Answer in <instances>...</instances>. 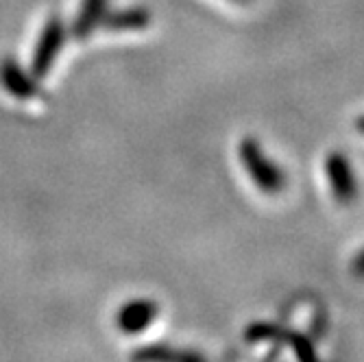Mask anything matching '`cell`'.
<instances>
[{"mask_svg": "<svg viewBox=\"0 0 364 362\" xmlns=\"http://www.w3.org/2000/svg\"><path fill=\"white\" fill-rule=\"evenodd\" d=\"M65 33H68V28H65V24L59 16L48 18V22L44 24L42 36L36 44V50H33V57H31V75L38 81L44 79L53 70V65L63 48Z\"/></svg>", "mask_w": 364, "mask_h": 362, "instance_id": "obj_2", "label": "cell"}, {"mask_svg": "<svg viewBox=\"0 0 364 362\" xmlns=\"http://www.w3.org/2000/svg\"><path fill=\"white\" fill-rule=\"evenodd\" d=\"M159 306L151 299H134L124 304L116 314L118 330L124 334H140L157 319Z\"/></svg>", "mask_w": 364, "mask_h": 362, "instance_id": "obj_5", "label": "cell"}, {"mask_svg": "<svg viewBox=\"0 0 364 362\" xmlns=\"http://www.w3.org/2000/svg\"><path fill=\"white\" fill-rule=\"evenodd\" d=\"M325 175H327L329 188H332V194L341 203H351L358 199V179H355L353 166L341 151L327 155Z\"/></svg>", "mask_w": 364, "mask_h": 362, "instance_id": "obj_3", "label": "cell"}, {"mask_svg": "<svg viewBox=\"0 0 364 362\" xmlns=\"http://www.w3.org/2000/svg\"><path fill=\"white\" fill-rule=\"evenodd\" d=\"M134 360H142V362H164V360H201L198 353L192 351H177L168 345H146L138 351H134L131 356Z\"/></svg>", "mask_w": 364, "mask_h": 362, "instance_id": "obj_8", "label": "cell"}, {"mask_svg": "<svg viewBox=\"0 0 364 362\" xmlns=\"http://www.w3.org/2000/svg\"><path fill=\"white\" fill-rule=\"evenodd\" d=\"M234 3H251V0H234Z\"/></svg>", "mask_w": 364, "mask_h": 362, "instance_id": "obj_12", "label": "cell"}, {"mask_svg": "<svg viewBox=\"0 0 364 362\" xmlns=\"http://www.w3.org/2000/svg\"><path fill=\"white\" fill-rule=\"evenodd\" d=\"M151 24V11L146 7H124L107 11L103 18V28L112 33H124V31H142Z\"/></svg>", "mask_w": 364, "mask_h": 362, "instance_id": "obj_7", "label": "cell"}, {"mask_svg": "<svg viewBox=\"0 0 364 362\" xmlns=\"http://www.w3.org/2000/svg\"><path fill=\"white\" fill-rule=\"evenodd\" d=\"M238 157L242 161L247 175L251 177V181L257 186L259 192L273 196V194H279L286 188L284 169H279L277 164L267 153H264V149L259 147L257 140H253V138L240 140Z\"/></svg>", "mask_w": 364, "mask_h": 362, "instance_id": "obj_1", "label": "cell"}, {"mask_svg": "<svg viewBox=\"0 0 364 362\" xmlns=\"http://www.w3.org/2000/svg\"><path fill=\"white\" fill-rule=\"evenodd\" d=\"M351 271H353L358 277H364V249L353 257V262H351Z\"/></svg>", "mask_w": 364, "mask_h": 362, "instance_id": "obj_10", "label": "cell"}, {"mask_svg": "<svg viewBox=\"0 0 364 362\" xmlns=\"http://www.w3.org/2000/svg\"><path fill=\"white\" fill-rule=\"evenodd\" d=\"M0 85L20 101H31L40 94V83L31 73L22 70L20 63L11 57L0 61Z\"/></svg>", "mask_w": 364, "mask_h": 362, "instance_id": "obj_4", "label": "cell"}, {"mask_svg": "<svg viewBox=\"0 0 364 362\" xmlns=\"http://www.w3.org/2000/svg\"><path fill=\"white\" fill-rule=\"evenodd\" d=\"M282 341H286L290 347H292V351L299 356L301 360H314L316 358V351H314V347H312V343L304 336V334H296V332H286L284 330V334H282Z\"/></svg>", "mask_w": 364, "mask_h": 362, "instance_id": "obj_9", "label": "cell"}, {"mask_svg": "<svg viewBox=\"0 0 364 362\" xmlns=\"http://www.w3.org/2000/svg\"><path fill=\"white\" fill-rule=\"evenodd\" d=\"M107 11H109V0H83L77 18L73 20L70 36L75 40L92 38L94 31L103 24V18Z\"/></svg>", "mask_w": 364, "mask_h": 362, "instance_id": "obj_6", "label": "cell"}, {"mask_svg": "<svg viewBox=\"0 0 364 362\" xmlns=\"http://www.w3.org/2000/svg\"><path fill=\"white\" fill-rule=\"evenodd\" d=\"M355 129H358V131H362V134H364V116H360V118L355 120Z\"/></svg>", "mask_w": 364, "mask_h": 362, "instance_id": "obj_11", "label": "cell"}]
</instances>
